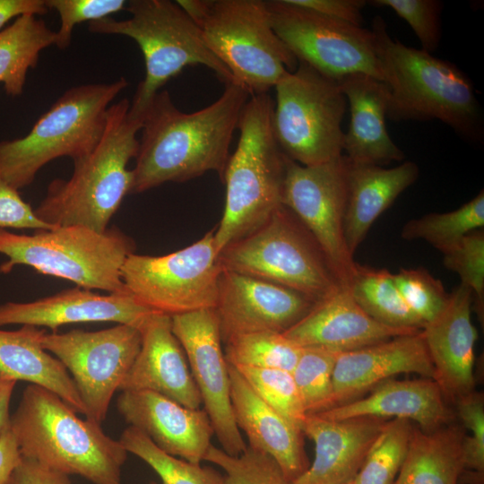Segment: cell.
<instances>
[{"mask_svg":"<svg viewBox=\"0 0 484 484\" xmlns=\"http://www.w3.org/2000/svg\"><path fill=\"white\" fill-rule=\"evenodd\" d=\"M250 97L232 82L214 102L186 113L175 106L167 91H160L143 117L130 194L209 171L217 172L223 181L233 134Z\"/></svg>","mask_w":484,"mask_h":484,"instance_id":"1","label":"cell"},{"mask_svg":"<svg viewBox=\"0 0 484 484\" xmlns=\"http://www.w3.org/2000/svg\"><path fill=\"white\" fill-rule=\"evenodd\" d=\"M372 31L388 91L386 117L440 120L464 140L480 143L483 117L470 78L454 63L393 39L381 16Z\"/></svg>","mask_w":484,"mask_h":484,"instance_id":"2","label":"cell"},{"mask_svg":"<svg viewBox=\"0 0 484 484\" xmlns=\"http://www.w3.org/2000/svg\"><path fill=\"white\" fill-rule=\"evenodd\" d=\"M129 108L127 99L108 108L97 145L73 160L68 179L56 178L48 185L45 197L34 209L40 220L52 227L81 226L99 232L108 229L132 187L128 163L136 156L143 120L133 117Z\"/></svg>","mask_w":484,"mask_h":484,"instance_id":"3","label":"cell"},{"mask_svg":"<svg viewBox=\"0 0 484 484\" xmlns=\"http://www.w3.org/2000/svg\"><path fill=\"white\" fill-rule=\"evenodd\" d=\"M10 428L22 457L92 484H121L127 451L100 425L80 419L56 393L36 385L27 386Z\"/></svg>","mask_w":484,"mask_h":484,"instance_id":"4","label":"cell"},{"mask_svg":"<svg viewBox=\"0 0 484 484\" xmlns=\"http://www.w3.org/2000/svg\"><path fill=\"white\" fill-rule=\"evenodd\" d=\"M273 106L264 93L251 96L243 108L237 148L223 176L225 206L214 230L218 254L257 229L282 205L286 156L274 137Z\"/></svg>","mask_w":484,"mask_h":484,"instance_id":"5","label":"cell"},{"mask_svg":"<svg viewBox=\"0 0 484 484\" xmlns=\"http://www.w3.org/2000/svg\"><path fill=\"white\" fill-rule=\"evenodd\" d=\"M125 10L129 18L117 21L107 17L91 22L88 30L126 36L139 46L145 76L130 103L133 117L143 120L160 88L186 66H206L225 85L233 82L229 69L211 51L196 23L177 1L131 0Z\"/></svg>","mask_w":484,"mask_h":484,"instance_id":"6","label":"cell"},{"mask_svg":"<svg viewBox=\"0 0 484 484\" xmlns=\"http://www.w3.org/2000/svg\"><path fill=\"white\" fill-rule=\"evenodd\" d=\"M198 26L233 83L251 96L268 93L298 59L274 31L265 0H177Z\"/></svg>","mask_w":484,"mask_h":484,"instance_id":"7","label":"cell"},{"mask_svg":"<svg viewBox=\"0 0 484 484\" xmlns=\"http://www.w3.org/2000/svg\"><path fill=\"white\" fill-rule=\"evenodd\" d=\"M127 85L121 77L67 90L24 137L0 142V177L19 191L53 160L88 154L103 134L111 102Z\"/></svg>","mask_w":484,"mask_h":484,"instance_id":"8","label":"cell"},{"mask_svg":"<svg viewBox=\"0 0 484 484\" xmlns=\"http://www.w3.org/2000/svg\"><path fill=\"white\" fill-rule=\"evenodd\" d=\"M133 253L134 240L116 227L99 232L81 226H63L38 229L31 235L0 229V254L8 257L0 265V272H10L22 264L39 273L108 294H129L121 271Z\"/></svg>","mask_w":484,"mask_h":484,"instance_id":"9","label":"cell"},{"mask_svg":"<svg viewBox=\"0 0 484 484\" xmlns=\"http://www.w3.org/2000/svg\"><path fill=\"white\" fill-rule=\"evenodd\" d=\"M224 269L263 279L317 303L341 286L311 233L283 204L257 229L219 253Z\"/></svg>","mask_w":484,"mask_h":484,"instance_id":"10","label":"cell"},{"mask_svg":"<svg viewBox=\"0 0 484 484\" xmlns=\"http://www.w3.org/2000/svg\"><path fill=\"white\" fill-rule=\"evenodd\" d=\"M272 129L281 151L312 166L343 155V117L348 108L338 81L298 61L274 87Z\"/></svg>","mask_w":484,"mask_h":484,"instance_id":"11","label":"cell"},{"mask_svg":"<svg viewBox=\"0 0 484 484\" xmlns=\"http://www.w3.org/2000/svg\"><path fill=\"white\" fill-rule=\"evenodd\" d=\"M222 270L212 229L194 244L168 255H129L121 276L136 301L173 316L214 309Z\"/></svg>","mask_w":484,"mask_h":484,"instance_id":"12","label":"cell"},{"mask_svg":"<svg viewBox=\"0 0 484 484\" xmlns=\"http://www.w3.org/2000/svg\"><path fill=\"white\" fill-rule=\"evenodd\" d=\"M271 24L295 56L339 81L365 73L384 81L372 30L316 13L290 0H265Z\"/></svg>","mask_w":484,"mask_h":484,"instance_id":"13","label":"cell"},{"mask_svg":"<svg viewBox=\"0 0 484 484\" xmlns=\"http://www.w3.org/2000/svg\"><path fill=\"white\" fill-rule=\"evenodd\" d=\"M40 343L70 371L86 419L100 425L140 350L142 334L134 326L118 324L96 332L45 333Z\"/></svg>","mask_w":484,"mask_h":484,"instance_id":"14","label":"cell"},{"mask_svg":"<svg viewBox=\"0 0 484 484\" xmlns=\"http://www.w3.org/2000/svg\"><path fill=\"white\" fill-rule=\"evenodd\" d=\"M349 167L345 155L312 166L286 156L281 198L320 246L344 288L356 266L344 237Z\"/></svg>","mask_w":484,"mask_h":484,"instance_id":"15","label":"cell"},{"mask_svg":"<svg viewBox=\"0 0 484 484\" xmlns=\"http://www.w3.org/2000/svg\"><path fill=\"white\" fill-rule=\"evenodd\" d=\"M171 322L213 433L225 453L238 456L247 445L233 415L229 364L221 348L216 312L203 309L176 315Z\"/></svg>","mask_w":484,"mask_h":484,"instance_id":"16","label":"cell"},{"mask_svg":"<svg viewBox=\"0 0 484 484\" xmlns=\"http://www.w3.org/2000/svg\"><path fill=\"white\" fill-rule=\"evenodd\" d=\"M315 304L284 286L223 268L214 310L221 341L226 343L251 333H284Z\"/></svg>","mask_w":484,"mask_h":484,"instance_id":"17","label":"cell"},{"mask_svg":"<svg viewBox=\"0 0 484 484\" xmlns=\"http://www.w3.org/2000/svg\"><path fill=\"white\" fill-rule=\"evenodd\" d=\"M117 407L130 426L166 454L194 464L203 461L214 435L204 410L186 408L151 391H123Z\"/></svg>","mask_w":484,"mask_h":484,"instance_id":"18","label":"cell"},{"mask_svg":"<svg viewBox=\"0 0 484 484\" xmlns=\"http://www.w3.org/2000/svg\"><path fill=\"white\" fill-rule=\"evenodd\" d=\"M154 313L130 294L101 295L77 286L31 302L0 305V327L27 324L56 331L69 324L115 322L140 330Z\"/></svg>","mask_w":484,"mask_h":484,"instance_id":"19","label":"cell"},{"mask_svg":"<svg viewBox=\"0 0 484 484\" xmlns=\"http://www.w3.org/2000/svg\"><path fill=\"white\" fill-rule=\"evenodd\" d=\"M472 293L459 284L440 314L422 328L435 369V381L445 398L454 402L475 390L477 331L471 322Z\"/></svg>","mask_w":484,"mask_h":484,"instance_id":"20","label":"cell"},{"mask_svg":"<svg viewBox=\"0 0 484 484\" xmlns=\"http://www.w3.org/2000/svg\"><path fill=\"white\" fill-rule=\"evenodd\" d=\"M410 373L435 380L421 330L340 352L333 374V407L359 398L396 375Z\"/></svg>","mask_w":484,"mask_h":484,"instance_id":"21","label":"cell"},{"mask_svg":"<svg viewBox=\"0 0 484 484\" xmlns=\"http://www.w3.org/2000/svg\"><path fill=\"white\" fill-rule=\"evenodd\" d=\"M140 350L119 390L151 391L190 409L202 398L185 351L172 331L171 316L152 314L140 329Z\"/></svg>","mask_w":484,"mask_h":484,"instance_id":"22","label":"cell"},{"mask_svg":"<svg viewBox=\"0 0 484 484\" xmlns=\"http://www.w3.org/2000/svg\"><path fill=\"white\" fill-rule=\"evenodd\" d=\"M389 419H330L307 414L302 428L315 444V458L290 484H341L355 478L372 444Z\"/></svg>","mask_w":484,"mask_h":484,"instance_id":"23","label":"cell"},{"mask_svg":"<svg viewBox=\"0 0 484 484\" xmlns=\"http://www.w3.org/2000/svg\"><path fill=\"white\" fill-rule=\"evenodd\" d=\"M420 330L398 329L369 316L341 287L315 304L312 309L282 333L299 347H323L337 352L350 351Z\"/></svg>","mask_w":484,"mask_h":484,"instance_id":"24","label":"cell"},{"mask_svg":"<svg viewBox=\"0 0 484 484\" xmlns=\"http://www.w3.org/2000/svg\"><path fill=\"white\" fill-rule=\"evenodd\" d=\"M362 398L334 406L317 415L330 419L357 417L402 419L430 432L456 420L454 411L432 378L396 380L390 378L373 387Z\"/></svg>","mask_w":484,"mask_h":484,"instance_id":"25","label":"cell"},{"mask_svg":"<svg viewBox=\"0 0 484 484\" xmlns=\"http://www.w3.org/2000/svg\"><path fill=\"white\" fill-rule=\"evenodd\" d=\"M229 373L234 419L248 446L273 458L291 482L309 466L303 432L260 398L233 365Z\"/></svg>","mask_w":484,"mask_h":484,"instance_id":"26","label":"cell"},{"mask_svg":"<svg viewBox=\"0 0 484 484\" xmlns=\"http://www.w3.org/2000/svg\"><path fill=\"white\" fill-rule=\"evenodd\" d=\"M338 82L350 113L343 137V155L358 165L385 167L393 161H402L404 152L386 129L385 83L365 73L349 74Z\"/></svg>","mask_w":484,"mask_h":484,"instance_id":"27","label":"cell"},{"mask_svg":"<svg viewBox=\"0 0 484 484\" xmlns=\"http://www.w3.org/2000/svg\"><path fill=\"white\" fill-rule=\"evenodd\" d=\"M419 174V167L413 161L390 169L350 161L344 237L352 255L376 220L415 183Z\"/></svg>","mask_w":484,"mask_h":484,"instance_id":"28","label":"cell"},{"mask_svg":"<svg viewBox=\"0 0 484 484\" xmlns=\"http://www.w3.org/2000/svg\"><path fill=\"white\" fill-rule=\"evenodd\" d=\"M46 333L33 325L0 330V376L30 382L60 397L76 413L86 410L63 363L47 352L40 340Z\"/></svg>","mask_w":484,"mask_h":484,"instance_id":"29","label":"cell"},{"mask_svg":"<svg viewBox=\"0 0 484 484\" xmlns=\"http://www.w3.org/2000/svg\"><path fill=\"white\" fill-rule=\"evenodd\" d=\"M465 434L456 420L430 432L414 426L405 461L393 484H459Z\"/></svg>","mask_w":484,"mask_h":484,"instance_id":"30","label":"cell"},{"mask_svg":"<svg viewBox=\"0 0 484 484\" xmlns=\"http://www.w3.org/2000/svg\"><path fill=\"white\" fill-rule=\"evenodd\" d=\"M56 31L33 14L17 17L0 31V82L6 93H22L27 73L38 65L40 52L55 45Z\"/></svg>","mask_w":484,"mask_h":484,"instance_id":"31","label":"cell"},{"mask_svg":"<svg viewBox=\"0 0 484 484\" xmlns=\"http://www.w3.org/2000/svg\"><path fill=\"white\" fill-rule=\"evenodd\" d=\"M358 305L373 319L385 325L422 330V322L409 308L387 269L356 263L347 287Z\"/></svg>","mask_w":484,"mask_h":484,"instance_id":"32","label":"cell"},{"mask_svg":"<svg viewBox=\"0 0 484 484\" xmlns=\"http://www.w3.org/2000/svg\"><path fill=\"white\" fill-rule=\"evenodd\" d=\"M484 226V192L461 207L446 212H430L408 220L401 237L422 239L443 254L454 247L467 234Z\"/></svg>","mask_w":484,"mask_h":484,"instance_id":"33","label":"cell"},{"mask_svg":"<svg viewBox=\"0 0 484 484\" xmlns=\"http://www.w3.org/2000/svg\"><path fill=\"white\" fill-rule=\"evenodd\" d=\"M414 425L402 419H389L372 444L356 484H393L405 461Z\"/></svg>","mask_w":484,"mask_h":484,"instance_id":"34","label":"cell"},{"mask_svg":"<svg viewBox=\"0 0 484 484\" xmlns=\"http://www.w3.org/2000/svg\"><path fill=\"white\" fill-rule=\"evenodd\" d=\"M225 358L235 367L275 368L292 373L302 347L282 333L264 331L237 336L225 343Z\"/></svg>","mask_w":484,"mask_h":484,"instance_id":"35","label":"cell"},{"mask_svg":"<svg viewBox=\"0 0 484 484\" xmlns=\"http://www.w3.org/2000/svg\"><path fill=\"white\" fill-rule=\"evenodd\" d=\"M118 441L127 453L151 467L163 484H224L223 476L216 471L166 454L136 428H126Z\"/></svg>","mask_w":484,"mask_h":484,"instance_id":"36","label":"cell"},{"mask_svg":"<svg viewBox=\"0 0 484 484\" xmlns=\"http://www.w3.org/2000/svg\"><path fill=\"white\" fill-rule=\"evenodd\" d=\"M339 353L323 347H302L291 374L307 414L333 407V374Z\"/></svg>","mask_w":484,"mask_h":484,"instance_id":"37","label":"cell"},{"mask_svg":"<svg viewBox=\"0 0 484 484\" xmlns=\"http://www.w3.org/2000/svg\"><path fill=\"white\" fill-rule=\"evenodd\" d=\"M235 367L260 398L302 431L307 414L290 372L275 368Z\"/></svg>","mask_w":484,"mask_h":484,"instance_id":"38","label":"cell"},{"mask_svg":"<svg viewBox=\"0 0 484 484\" xmlns=\"http://www.w3.org/2000/svg\"><path fill=\"white\" fill-rule=\"evenodd\" d=\"M454 413L464 429L459 484H484V394L476 390L457 398Z\"/></svg>","mask_w":484,"mask_h":484,"instance_id":"39","label":"cell"},{"mask_svg":"<svg viewBox=\"0 0 484 484\" xmlns=\"http://www.w3.org/2000/svg\"><path fill=\"white\" fill-rule=\"evenodd\" d=\"M203 461L225 471L224 484H290L273 458L248 445L241 454L232 456L211 445Z\"/></svg>","mask_w":484,"mask_h":484,"instance_id":"40","label":"cell"},{"mask_svg":"<svg viewBox=\"0 0 484 484\" xmlns=\"http://www.w3.org/2000/svg\"><path fill=\"white\" fill-rule=\"evenodd\" d=\"M444 265L461 278L472 293V309L483 324L484 317V232L467 234L454 247L443 254Z\"/></svg>","mask_w":484,"mask_h":484,"instance_id":"41","label":"cell"},{"mask_svg":"<svg viewBox=\"0 0 484 484\" xmlns=\"http://www.w3.org/2000/svg\"><path fill=\"white\" fill-rule=\"evenodd\" d=\"M393 280L405 303L423 325L436 318L447 303L449 293L441 281L423 267L402 268L393 274Z\"/></svg>","mask_w":484,"mask_h":484,"instance_id":"42","label":"cell"},{"mask_svg":"<svg viewBox=\"0 0 484 484\" xmlns=\"http://www.w3.org/2000/svg\"><path fill=\"white\" fill-rule=\"evenodd\" d=\"M370 4L389 7L407 22L419 39L421 49L432 54L441 40V13L438 0H373Z\"/></svg>","mask_w":484,"mask_h":484,"instance_id":"43","label":"cell"},{"mask_svg":"<svg viewBox=\"0 0 484 484\" xmlns=\"http://www.w3.org/2000/svg\"><path fill=\"white\" fill-rule=\"evenodd\" d=\"M48 8L57 12L60 27L56 31L55 45L59 49L69 47L73 30L83 22L99 21L118 13L126 6L125 0H45Z\"/></svg>","mask_w":484,"mask_h":484,"instance_id":"44","label":"cell"},{"mask_svg":"<svg viewBox=\"0 0 484 484\" xmlns=\"http://www.w3.org/2000/svg\"><path fill=\"white\" fill-rule=\"evenodd\" d=\"M49 229L52 227L40 220L34 209L20 195L19 191L0 177V229Z\"/></svg>","mask_w":484,"mask_h":484,"instance_id":"45","label":"cell"},{"mask_svg":"<svg viewBox=\"0 0 484 484\" xmlns=\"http://www.w3.org/2000/svg\"><path fill=\"white\" fill-rule=\"evenodd\" d=\"M324 15L362 26V10L367 4L365 0H290Z\"/></svg>","mask_w":484,"mask_h":484,"instance_id":"46","label":"cell"},{"mask_svg":"<svg viewBox=\"0 0 484 484\" xmlns=\"http://www.w3.org/2000/svg\"><path fill=\"white\" fill-rule=\"evenodd\" d=\"M11 484H72L65 474L48 469L38 462L22 456Z\"/></svg>","mask_w":484,"mask_h":484,"instance_id":"47","label":"cell"},{"mask_svg":"<svg viewBox=\"0 0 484 484\" xmlns=\"http://www.w3.org/2000/svg\"><path fill=\"white\" fill-rule=\"evenodd\" d=\"M22 455L10 424L0 436V484H11Z\"/></svg>","mask_w":484,"mask_h":484,"instance_id":"48","label":"cell"},{"mask_svg":"<svg viewBox=\"0 0 484 484\" xmlns=\"http://www.w3.org/2000/svg\"><path fill=\"white\" fill-rule=\"evenodd\" d=\"M48 12L45 0H0V31L13 18L24 14L43 15Z\"/></svg>","mask_w":484,"mask_h":484,"instance_id":"49","label":"cell"},{"mask_svg":"<svg viewBox=\"0 0 484 484\" xmlns=\"http://www.w3.org/2000/svg\"><path fill=\"white\" fill-rule=\"evenodd\" d=\"M16 382L0 376V436L10 424L9 404Z\"/></svg>","mask_w":484,"mask_h":484,"instance_id":"50","label":"cell"},{"mask_svg":"<svg viewBox=\"0 0 484 484\" xmlns=\"http://www.w3.org/2000/svg\"><path fill=\"white\" fill-rule=\"evenodd\" d=\"M341 484H356L354 479Z\"/></svg>","mask_w":484,"mask_h":484,"instance_id":"51","label":"cell"},{"mask_svg":"<svg viewBox=\"0 0 484 484\" xmlns=\"http://www.w3.org/2000/svg\"><path fill=\"white\" fill-rule=\"evenodd\" d=\"M151 484H156V483H154V482H151Z\"/></svg>","mask_w":484,"mask_h":484,"instance_id":"52","label":"cell"}]
</instances>
